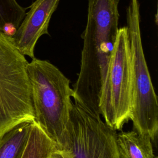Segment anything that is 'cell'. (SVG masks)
Masks as SVG:
<instances>
[{
  "label": "cell",
  "instance_id": "4",
  "mask_svg": "<svg viewBox=\"0 0 158 158\" xmlns=\"http://www.w3.org/2000/svg\"><path fill=\"white\" fill-rule=\"evenodd\" d=\"M28 64L12 37L0 32V136L35 119Z\"/></svg>",
  "mask_w": 158,
  "mask_h": 158
},
{
  "label": "cell",
  "instance_id": "2",
  "mask_svg": "<svg viewBox=\"0 0 158 158\" xmlns=\"http://www.w3.org/2000/svg\"><path fill=\"white\" fill-rule=\"evenodd\" d=\"M27 70L35 120L60 148L73 104L70 81L51 62L35 57Z\"/></svg>",
  "mask_w": 158,
  "mask_h": 158
},
{
  "label": "cell",
  "instance_id": "10",
  "mask_svg": "<svg viewBox=\"0 0 158 158\" xmlns=\"http://www.w3.org/2000/svg\"><path fill=\"white\" fill-rule=\"evenodd\" d=\"M57 148L54 142L34 120L28 138L20 158H49Z\"/></svg>",
  "mask_w": 158,
  "mask_h": 158
},
{
  "label": "cell",
  "instance_id": "5",
  "mask_svg": "<svg viewBox=\"0 0 158 158\" xmlns=\"http://www.w3.org/2000/svg\"><path fill=\"white\" fill-rule=\"evenodd\" d=\"M117 134L101 115L73 102L60 148L70 158H120Z\"/></svg>",
  "mask_w": 158,
  "mask_h": 158
},
{
  "label": "cell",
  "instance_id": "13",
  "mask_svg": "<svg viewBox=\"0 0 158 158\" xmlns=\"http://www.w3.org/2000/svg\"></svg>",
  "mask_w": 158,
  "mask_h": 158
},
{
  "label": "cell",
  "instance_id": "3",
  "mask_svg": "<svg viewBox=\"0 0 158 158\" xmlns=\"http://www.w3.org/2000/svg\"><path fill=\"white\" fill-rule=\"evenodd\" d=\"M130 52L131 115L134 130L154 141L158 132V104L146 64L140 30L139 2L130 0L127 9Z\"/></svg>",
  "mask_w": 158,
  "mask_h": 158
},
{
  "label": "cell",
  "instance_id": "12",
  "mask_svg": "<svg viewBox=\"0 0 158 158\" xmlns=\"http://www.w3.org/2000/svg\"><path fill=\"white\" fill-rule=\"evenodd\" d=\"M49 158H70V156L67 150L57 148L51 152Z\"/></svg>",
  "mask_w": 158,
  "mask_h": 158
},
{
  "label": "cell",
  "instance_id": "9",
  "mask_svg": "<svg viewBox=\"0 0 158 158\" xmlns=\"http://www.w3.org/2000/svg\"><path fill=\"white\" fill-rule=\"evenodd\" d=\"M33 121L22 122L0 136V158H20Z\"/></svg>",
  "mask_w": 158,
  "mask_h": 158
},
{
  "label": "cell",
  "instance_id": "6",
  "mask_svg": "<svg viewBox=\"0 0 158 158\" xmlns=\"http://www.w3.org/2000/svg\"><path fill=\"white\" fill-rule=\"evenodd\" d=\"M99 110L104 122L115 131L121 130L130 120V62L126 27L119 28L117 32L102 89Z\"/></svg>",
  "mask_w": 158,
  "mask_h": 158
},
{
  "label": "cell",
  "instance_id": "1",
  "mask_svg": "<svg viewBox=\"0 0 158 158\" xmlns=\"http://www.w3.org/2000/svg\"><path fill=\"white\" fill-rule=\"evenodd\" d=\"M118 3L119 0H88L80 69L72 88L73 98L97 115H101L102 89L119 28Z\"/></svg>",
  "mask_w": 158,
  "mask_h": 158
},
{
  "label": "cell",
  "instance_id": "11",
  "mask_svg": "<svg viewBox=\"0 0 158 158\" xmlns=\"http://www.w3.org/2000/svg\"><path fill=\"white\" fill-rule=\"evenodd\" d=\"M26 14L17 0H0V32L12 36Z\"/></svg>",
  "mask_w": 158,
  "mask_h": 158
},
{
  "label": "cell",
  "instance_id": "8",
  "mask_svg": "<svg viewBox=\"0 0 158 158\" xmlns=\"http://www.w3.org/2000/svg\"><path fill=\"white\" fill-rule=\"evenodd\" d=\"M117 143L120 158H157L151 139L134 130L117 134Z\"/></svg>",
  "mask_w": 158,
  "mask_h": 158
},
{
  "label": "cell",
  "instance_id": "7",
  "mask_svg": "<svg viewBox=\"0 0 158 158\" xmlns=\"http://www.w3.org/2000/svg\"><path fill=\"white\" fill-rule=\"evenodd\" d=\"M60 0H36L12 36L15 47L23 56L35 58V48L43 35H49L48 27Z\"/></svg>",
  "mask_w": 158,
  "mask_h": 158
}]
</instances>
